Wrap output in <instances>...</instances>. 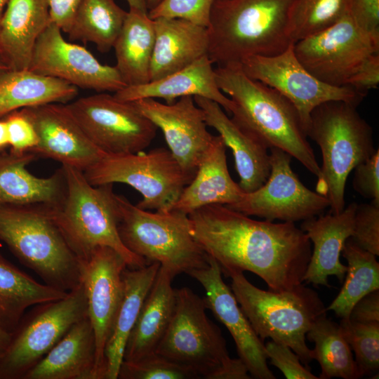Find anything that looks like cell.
I'll list each match as a JSON object with an SVG mask.
<instances>
[{
  "label": "cell",
  "instance_id": "obj_28",
  "mask_svg": "<svg viewBox=\"0 0 379 379\" xmlns=\"http://www.w3.org/2000/svg\"><path fill=\"white\" fill-rule=\"evenodd\" d=\"M50 22L46 0H8L0 23V53L11 69L29 68L36 40Z\"/></svg>",
  "mask_w": 379,
  "mask_h": 379
},
{
  "label": "cell",
  "instance_id": "obj_39",
  "mask_svg": "<svg viewBox=\"0 0 379 379\" xmlns=\"http://www.w3.org/2000/svg\"><path fill=\"white\" fill-rule=\"evenodd\" d=\"M118 378L197 379L199 377L192 370L153 352L137 360H123Z\"/></svg>",
  "mask_w": 379,
  "mask_h": 379
},
{
  "label": "cell",
  "instance_id": "obj_35",
  "mask_svg": "<svg viewBox=\"0 0 379 379\" xmlns=\"http://www.w3.org/2000/svg\"><path fill=\"white\" fill-rule=\"evenodd\" d=\"M306 338L314 344L312 357L321 367L319 379L361 378L352 349L339 324L323 316L312 324Z\"/></svg>",
  "mask_w": 379,
  "mask_h": 379
},
{
  "label": "cell",
  "instance_id": "obj_20",
  "mask_svg": "<svg viewBox=\"0 0 379 379\" xmlns=\"http://www.w3.org/2000/svg\"><path fill=\"white\" fill-rule=\"evenodd\" d=\"M34 126L38 144L31 152L62 166L85 171L106 154L84 132L66 104L48 103L22 109Z\"/></svg>",
  "mask_w": 379,
  "mask_h": 379
},
{
  "label": "cell",
  "instance_id": "obj_2",
  "mask_svg": "<svg viewBox=\"0 0 379 379\" xmlns=\"http://www.w3.org/2000/svg\"><path fill=\"white\" fill-rule=\"evenodd\" d=\"M216 81L234 104L232 121L269 149L294 157L317 178L320 166L293 105L274 88L248 77L240 63L218 65Z\"/></svg>",
  "mask_w": 379,
  "mask_h": 379
},
{
  "label": "cell",
  "instance_id": "obj_45",
  "mask_svg": "<svg viewBox=\"0 0 379 379\" xmlns=\"http://www.w3.org/2000/svg\"><path fill=\"white\" fill-rule=\"evenodd\" d=\"M348 13L364 31L379 34V0H350Z\"/></svg>",
  "mask_w": 379,
  "mask_h": 379
},
{
  "label": "cell",
  "instance_id": "obj_23",
  "mask_svg": "<svg viewBox=\"0 0 379 379\" xmlns=\"http://www.w3.org/2000/svg\"><path fill=\"white\" fill-rule=\"evenodd\" d=\"M213 63L206 54L179 71L144 84L126 86L113 95L123 102L160 98L167 104L184 96H200L217 102L231 114L234 104L219 88Z\"/></svg>",
  "mask_w": 379,
  "mask_h": 379
},
{
  "label": "cell",
  "instance_id": "obj_12",
  "mask_svg": "<svg viewBox=\"0 0 379 379\" xmlns=\"http://www.w3.org/2000/svg\"><path fill=\"white\" fill-rule=\"evenodd\" d=\"M293 51L318 79L345 86L371 55L379 53V34L364 31L347 13L330 27L295 41Z\"/></svg>",
  "mask_w": 379,
  "mask_h": 379
},
{
  "label": "cell",
  "instance_id": "obj_25",
  "mask_svg": "<svg viewBox=\"0 0 379 379\" xmlns=\"http://www.w3.org/2000/svg\"><path fill=\"white\" fill-rule=\"evenodd\" d=\"M155 39L150 81L179 71L208 54L206 27L180 18L154 19Z\"/></svg>",
  "mask_w": 379,
  "mask_h": 379
},
{
  "label": "cell",
  "instance_id": "obj_7",
  "mask_svg": "<svg viewBox=\"0 0 379 379\" xmlns=\"http://www.w3.org/2000/svg\"><path fill=\"white\" fill-rule=\"evenodd\" d=\"M0 240L44 284L69 292L81 283L80 262L43 205H0Z\"/></svg>",
  "mask_w": 379,
  "mask_h": 379
},
{
  "label": "cell",
  "instance_id": "obj_14",
  "mask_svg": "<svg viewBox=\"0 0 379 379\" xmlns=\"http://www.w3.org/2000/svg\"><path fill=\"white\" fill-rule=\"evenodd\" d=\"M293 44L277 55L246 58L240 63L243 71L287 98L297 109L305 130L312 112L322 103L340 100L358 107L366 92L349 86H331L318 79L296 58Z\"/></svg>",
  "mask_w": 379,
  "mask_h": 379
},
{
  "label": "cell",
  "instance_id": "obj_33",
  "mask_svg": "<svg viewBox=\"0 0 379 379\" xmlns=\"http://www.w3.org/2000/svg\"><path fill=\"white\" fill-rule=\"evenodd\" d=\"M67 293L36 281L0 254V325L8 332L15 328L29 307Z\"/></svg>",
  "mask_w": 379,
  "mask_h": 379
},
{
  "label": "cell",
  "instance_id": "obj_27",
  "mask_svg": "<svg viewBox=\"0 0 379 379\" xmlns=\"http://www.w3.org/2000/svg\"><path fill=\"white\" fill-rule=\"evenodd\" d=\"M38 157L31 152H0V205L54 206L62 201L65 180L62 168L48 178L27 169Z\"/></svg>",
  "mask_w": 379,
  "mask_h": 379
},
{
  "label": "cell",
  "instance_id": "obj_11",
  "mask_svg": "<svg viewBox=\"0 0 379 379\" xmlns=\"http://www.w3.org/2000/svg\"><path fill=\"white\" fill-rule=\"evenodd\" d=\"M87 316L81 282L61 299L34 305L11 332L0 357V379H23L74 324Z\"/></svg>",
  "mask_w": 379,
  "mask_h": 379
},
{
  "label": "cell",
  "instance_id": "obj_31",
  "mask_svg": "<svg viewBox=\"0 0 379 379\" xmlns=\"http://www.w3.org/2000/svg\"><path fill=\"white\" fill-rule=\"evenodd\" d=\"M154 20L148 12L129 8L113 48L116 68L126 86L150 81V64L154 50Z\"/></svg>",
  "mask_w": 379,
  "mask_h": 379
},
{
  "label": "cell",
  "instance_id": "obj_26",
  "mask_svg": "<svg viewBox=\"0 0 379 379\" xmlns=\"http://www.w3.org/2000/svg\"><path fill=\"white\" fill-rule=\"evenodd\" d=\"M96 343L86 317L74 324L23 379H96Z\"/></svg>",
  "mask_w": 379,
  "mask_h": 379
},
{
  "label": "cell",
  "instance_id": "obj_32",
  "mask_svg": "<svg viewBox=\"0 0 379 379\" xmlns=\"http://www.w3.org/2000/svg\"><path fill=\"white\" fill-rule=\"evenodd\" d=\"M78 88L29 69L9 70L0 77V118L25 107L48 103L67 104Z\"/></svg>",
  "mask_w": 379,
  "mask_h": 379
},
{
  "label": "cell",
  "instance_id": "obj_21",
  "mask_svg": "<svg viewBox=\"0 0 379 379\" xmlns=\"http://www.w3.org/2000/svg\"><path fill=\"white\" fill-rule=\"evenodd\" d=\"M357 203L352 202L338 213H328L303 220L300 229L314 248L302 277V282L331 287L328 277L343 282L347 267L340 260L346 240L353 232Z\"/></svg>",
  "mask_w": 379,
  "mask_h": 379
},
{
  "label": "cell",
  "instance_id": "obj_40",
  "mask_svg": "<svg viewBox=\"0 0 379 379\" xmlns=\"http://www.w3.org/2000/svg\"><path fill=\"white\" fill-rule=\"evenodd\" d=\"M215 0H162L148 11L154 20L159 18H180L208 27Z\"/></svg>",
  "mask_w": 379,
  "mask_h": 379
},
{
  "label": "cell",
  "instance_id": "obj_36",
  "mask_svg": "<svg viewBox=\"0 0 379 379\" xmlns=\"http://www.w3.org/2000/svg\"><path fill=\"white\" fill-rule=\"evenodd\" d=\"M347 262L343 287L326 308L341 319L349 318L354 305L369 293L379 290V263L376 255L348 238L342 250Z\"/></svg>",
  "mask_w": 379,
  "mask_h": 379
},
{
  "label": "cell",
  "instance_id": "obj_29",
  "mask_svg": "<svg viewBox=\"0 0 379 379\" xmlns=\"http://www.w3.org/2000/svg\"><path fill=\"white\" fill-rule=\"evenodd\" d=\"M173 278L160 265L127 340L124 361L137 360L155 352L174 313L175 289L172 286Z\"/></svg>",
  "mask_w": 379,
  "mask_h": 379
},
{
  "label": "cell",
  "instance_id": "obj_52",
  "mask_svg": "<svg viewBox=\"0 0 379 379\" xmlns=\"http://www.w3.org/2000/svg\"><path fill=\"white\" fill-rule=\"evenodd\" d=\"M9 70H11L10 67L8 66L0 53V77Z\"/></svg>",
  "mask_w": 379,
  "mask_h": 379
},
{
  "label": "cell",
  "instance_id": "obj_13",
  "mask_svg": "<svg viewBox=\"0 0 379 379\" xmlns=\"http://www.w3.org/2000/svg\"><path fill=\"white\" fill-rule=\"evenodd\" d=\"M91 141L106 154H134L145 150L157 127L131 102L105 92L66 104Z\"/></svg>",
  "mask_w": 379,
  "mask_h": 379
},
{
  "label": "cell",
  "instance_id": "obj_10",
  "mask_svg": "<svg viewBox=\"0 0 379 379\" xmlns=\"http://www.w3.org/2000/svg\"><path fill=\"white\" fill-rule=\"evenodd\" d=\"M84 173L94 186L130 185L142 197L138 207L160 212L171 211L191 181L169 149L164 147L148 152L105 154Z\"/></svg>",
  "mask_w": 379,
  "mask_h": 379
},
{
  "label": "cell",
  "instance_id": "obj_47",
  "mask_svg": "<svg viewBox=\"0 0 379 379\" xmlns=\"http://www.w3.org/2000/svg\"><path fill=\"white\" fill-rule=\"evenodd\" d=\"M82 0H46L50 20L67 34Z\"/></svg>",
  "mask_w": 379,
  "mask_h": 379
},
{
  "label": "cell",
  "instance_id": "obj_54",
  "mask_svg": "<svg viewBox=\"0 0 379 379\" xmlns=\"http://www.w3.org/2000/svg\"><path fill=\"white\" fill-rule=\"evenodd\" d=\"M8 0H0V23Z\"/></svg>",
  "mask_w": 379,
  "mask_h": 379
},
{
  "label": "cell",
  "instance_id": "obj_22",
  "mask_svg": "<svg viewBox=\"0 0 379 379\" xmlns=\"http://www.w3.org/2000/svg\"><path fill=\"white\" fill-rule=\"evenodd\" d=\"M193 98L204 112L206 125L215 129L231 149L242 191L249 193L260 187L270 173L269 148L239 128L219 104L200 96Z\"/></svg>",
  "mask_w": 379,
  "mask_h": 379
},
{
  "label": "cell",
  "instance_id": "obj_50",
  "mask_svg": "<svg viewBox=\"0 0 379 379\" xmlns=\"http://www.w3.org/2000/svg\"><path fill=\"white\" fill-rule=\"evenodd\" d=\"M11 337V333L6 331L0 325V357L7 348Z\"/></svg>",
  "mask_w": 379,
  "mask_h": 379
},
{
  "label": "cell",
  "instance_id": "obj_41",
  "mask_svg": "<svg viewBox=\"0 0 379 379\" xmlns=\"http://www.w3.org/2000/svg\"><path fill=\"white\" fill-rule=\"evenodd\" d=\"M361 248L379 255V203L357 204L354 228L350 237Z\"/></svg>",
  "mask_w": 379,
  "mask_h": 379
},
{
  "label": "cell",
  "instance_id": "obj_34",
  "mask_svg": "<svg viewBox=\"0 0 379 379\" xmlns=\"http://www.w3.org/2000/svg\"><path fill=\"white\" fill-rule=\"evenodd\" d=\"M127 12L114 0H82L67 32L70 41L95 44L107 53L121 32Z\"/></svg>",
  "mask_w": 379,
  "mask_h": 379
},
{
  "label": "cell",
  "instance_id": "obj_42",
  "mask_svg": "<svg viewBox=\"0 0 379 379\" xmlns=\"http://www.w3.org/2000/svg\"><path fill=\"white\" fill-rule=\"evenodd\" d=\"M8 130L11 152H32L38 144V136L34 125L22 109L4 117Z\"/></svg>",
  "mask_w": 379,
  "mask_h": 379
},
{
  "label": "cell",
  "instance_id": "obj_46",
  "mask_svg": "<svg viewBox=\"0 0 379 379\" xmlns=\"http://www.w3.org/2000/svg\"><path fill=\"white\" fill-rule=\"evenodd\" d=\"M379 84V53L371 55L350 78L347 86L366 92Z\"/></svg>",
  "mask_w": 379,
  "mask_h": 379
},
{
  "label": "cell",
  "instance_id": "obj_48",
  "mask_svg": "<svg viewBox=\"0 0 379 379\" xmlns=\"http://www.w3.org/2000/svg\"><path fill=\"white\" fill-rule=\"evenodd\" d=\"M348 319L361 324H379V290L361 298L352 307Z\"/></svg>",
  "mask_w": 379,
  "mask_h": 379
},
{
  "label": "cell",
  "instance_id": "obj_53",
  "mask_svg": "<svg viewBox=\"0 0 379 379\" xmlns=\"http://www.w3.org/2000/svg\"><path fill=\"white\" fill-rule=\"evenodd\" d=\"M162 0H146L148 11L156 7Z\"/></svg>",
  "mask_w": 379,
  "mask_h": 379
},
{
  "label": "cell",
  "instance_id": "obj_3",
  "mask_svg": "<svg viewBox=\"0 0 379 379\" xmlns=\"http://www.w3.org/2000/svg\"><path fill=\"white\" fill-rule=\"evenodd\" d=\"M293 0H215L207 27L208 55L218 65L270 56L295 42L288 14Z\"/></svg>",
  "mask_w": 379,
  "mask_h": 379
},
{
  "label": "cell",
  "instance_id": "obj_16",
  "mask_svg": "<svg viewBox=\"0 0 379 379\" xmlns=\"http://www.w3.org/2000/svg\"><path fill=\"white\" fill-rule=\"evenodd\" d=\"M28 69L98 93L127 86L115 66L100 63L85 47L67 41L51 22L36 40Z\"/></svg>",
  "mask_w": 379,
  "mask_h": 379
},
{
  "label": "cell",
  "instance_id": "obj_44",
  "mask_svg": "<svg viewBox=\"0 0 379 379\" xmlns=\"http://www.w3.org/2000/svg\"><path fill=\"white\" fill-rule=\"evenodd\" d=\"M354 170V190L363 197L379 203V149Z\"/></svg>",
  "mask_w": 379,
  "mask_h": 379
},
{
  "label": "cell",
  "instance_id": "obj_24",
  "mask_svg": "<svg viewBox=\"0 0 379 379\" xmlns=\"http://www.w3.org/2000/svg\"><path fill=\"white\" fill-rule=\"evenodd\" d=\"M227 147L219 135H213L193 179L183 189L171 210L188 215L205 206H228L240 199L244 192L229 173Z\"/></svg>",
  "mask_w": 379,
  "mask_h": 379
},
{
  "label": "cell",
  "instance_id": "obj_51",
  "mask_svg": "<svg viewBox=\"0 0 379 379\" xmlns=\"http://www.w3.org/2000/svg\"><path fill=\"white\" fill-rule=\"evenodd\" d=\"M129 8H136L142 11L148 12L146 0H126Z\"/></svg>",
  "mask_w": 379,
  "mask_h": 379
},
{
  "label": "cell",
  "instance_id": "obj_17",
  "mask_svg": "<svg viewBox=\"0 0 379 379\" xmlns=\"http://www.w3.org/2000/svg\"><path fill=\"white\" fill-rule=\"evenodd\" d=\"M81 282L87 298L88 317L96 343V379H105V348L124 292V258L108 246H98L79 260Z\"/></svg>",
  "mask_w": 379,
  "mask_h": 379
},
{
  "label": "cell",
  "instance_id": "obj_4",
  "mask_svg": "<svg viewBox=\"0 0 379 379\" xmlns=\"http://www.w3.org/2000/svg\"><path fill=\"white\" fill-rule=\"evenodd\" d=\"M61 168L65 180V194L60 203L49 208L54 222L78 259H86L98 246H108L118 252L130 268L148 265L121 240L119 210L113 185L94 186L83 171L69 166Z\"/></svg>",
  "mask_w": 379,
  "mask_h": 379
},
{
  "label": "cell",
  "instance_id": "obj_9",
  "mask_svg": "<svg viewBox=\"0 0 379 379\" xmlns=\"http://www.w3.org/2000/svg\"><path fill=\"white\" fill-rule=\"evenodd\" d=\"M119 234L124 246L148 264L159 262L173 277L208 265L191 233L188 215L175 210L150 212L117 195Z\"/></svg>",
  "mask_w": 379,
  "mask_h": 379
},
{
  "label": "cell",
  "instance_id": "obj_5",
  "mask_svg": "<svg viewBox=\"0 0 379 379\" xmlns=\"http://www.w3.org/2000/svg\"><path fill=\"white\" fill-rule=\"evenodd\" d=\"M357 107L340 100L322 103L312 112L305 129L321 152L316 192L328 199L331 213L345 207V185L350 172L377 150L372 128Z\"/></svg>",
  "mask_w": 379,
  "mask_h": 379
},
{
  "label": "cell",
  "instance_id": "obj_15",
  "mask_svg": "<svg viewBox=\"0 0 379 379\" xmlns=\"http://www.w3.org/2000/svg\"><path fill=\"white\" fill-rule=\"evenodd\" d=\"M270 173L256 190L244 193L227 207L248 216L295 222L321 214L329 207L328 199L307 188L291 168V157L281 149H270Z\"/></svg>",
  "mask_w": 379,
  "mask_h": 379
},
{
  "label": "cell",
  "instance_id": "obj_37",
  "mask_svg": "<svg viewBox=\"0 0 379 379\" xmlns=\"http://www.w3.org/2000/svg\"><path fill=\"white\" fill-rule=\"evenodd\" d=\"M350 0H293L288 29L294 42L333 25L349 11Z\"/></svg>",
  "mask_w": 379,
  "mask_h": 379
},
{
  "label": "cell",
  "instance_id": "obj_38",
  "mask_svg": "<svg viewBox=\"0 0 379 379\" xmlns=\"http://www.w3.org/2000/svg\"><path fill=\"white\" fill-rule=\"evenodd\" d=\"M342 332L355 354L361 378L378 376L379 324H361L341 319Z\"/></svg>",
  "mask_w": 379,
  "mask_h": 379
},
{
  "label": "cell",
  "instance_id": "obj_30",
  "mask_svg": "<svg viewBox=\"0 0 379 379\" xmlns=\"http://www.w3.org/2000/svg\"><path fill=\"white\" fill-rule=\"evenodd\" d=\"M157 262L123 272L124 292L105 348V379H117L125 346L160 267Z\"/></svg>",
  "mask_w": 379,
  "mask_h": 379
},
{
  "label": "cell",
  "instance_id": "obj_43",
  "mask_svg": "<svg viewBox=\"0 0 379 379\" xmlns=\"http://www.w3.org/2000/svg\"><path fill=\"white\" fill-rule=\"evenodd\" d=\"M267 358L288 379H319L300 363L299 357L287 345L273 341L265 345Z\"/></svg>",
  "mask_w": 379,
  "mask_h": 379
},
{
  "label": "cell",
  "instance_id": "obj_6",
  "mask_svg": "<svg viewBox=\"0 0 379 379\" xmlns=\"http://www.w3.org/2000/svg\"><path fill=\"white\" fill-rule=\"evenodd\" d=\"M222 273L231 278L233 294L262 340L269 338L288 346L305 365L313 360L306 334L327 312L315 291L302 283L284 291H265L249 282L241 270Z\"/></svg>",
  "mask_w": 379,
  "mask_h": 379
},
{
  "label": "cell",
  "instance_id": "obj_18",
  "mask_svg": "<svg viewBox=\"0 0 379 379\" xmlns=\"http://www.w3.org/2000/svg\"><path fill=\"white\" fill-rule=\"evenodd\" d=\"M131 102L161 130L169 151L192 180L213 138L193 96L181 97L171 104L153 98Z\"/></svg>",
  "mask_w": 379,
  "mask_h": 379
},
{
  "label": "cell",
  "instance_id": "obj_1",
  "mask_svg": "<svg viewBox=\"0 0 379 379\" xmlns=\"http://www.w3.org/2000/svg\"><path fill=\"white\" fill-rule=\"evenodd\" d=\"M188 217L194 239L222 272H251L276 292L302 283L311 241L294 222L257 220L221 204L205 206Z\"/></svg>",
  "mask_w": 379,
  "mask_h": 379
},
{
  "label": "cell",
  "instance_id": "obj_19",
  "mask_svg": "<svg viewBox=\"0 0 379 379\" xmlns=\"http://www.w3.org/2000/svg\"><path fill=\"white\" fill-rule=\"evenodd\" d=\"M186 274L202 285L206 293L204 299L206 308L227 328L236 345L239 358L251 378L275 379L267 366L265 344L244 314L232 289L224 282L219 264L208 256L207 267Z\"/></svg>",
  "mask_w": 379,
  "mask_h": 379
},
{
  "label": "cell",
  "instance_id": "obj_49",
  "mask_svg": "<svg viewBox=\"0 0 379 379\" xmlns=\"http://www.w3.org/2000/svg\"><path fill=\"white\" fill-rule=\"evenodd\" d=\"M9 147L8 135L4 118H0V152L5 151Z\"/></svg>",
  "mask_w": 379,
  "mask_h": 379
},
{
  "label": "cell",
  "instance_id": "obj_8",
  "mask_svg": "<svg viewBox=\"0 0 379 379\" xmlns=\"http://www.w3.org/2000/svg\"><path fill=\"white\" fill-rule=\"evenodd\" d=\"M206 309L204 298L190 288L175 289L174 313L154 352L192 370L199 378H251L241 360L230 357L221 330Z\"/></svg>",
  "mask_w": 379,
  "mask_h": 379
}]
</instances>
